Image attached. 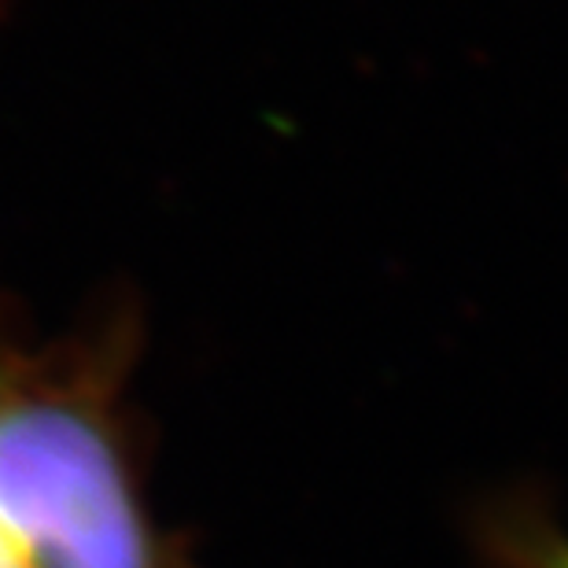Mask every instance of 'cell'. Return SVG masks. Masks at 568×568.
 Here are the masks:
<instances>
[{
  "instance_id": "obj_3",
  "label": "cell",
  "mask_w": 568,
  "mask_h": 568,
  "mask_svg": "<svg viewBox=\"0 0 568 568\" xmlns=\"http://www.w3.org/2000/svg\"><path fill=\"white\" fill-rule=\"evenodd\" d=\"M0 568H27V565H22L19 554H16V547L8 542L4 531H0Z\"/></svg>"
},
{
  "instance_id": "obj_1",
  "label": "cell",
  "mask_w": 568,
  "mask_h": 568,
  "mask_svg": "<svg viewBox=\"0 0 568 568\" xmlns=\"http://www.w3.org/2000/svg\"><path fill=\"white\" fill-rule=\"evenodd\" d=\"M138 347L122 314L60 339L0 314V531L27 568H200L148 495Z\"/></svg>"
},
{
  "instance_id": "obj_2",
  "label": "cell",
  "mask_w": 568,
  "mask_h": 568,
  "mask_svg": "<svg viewBox=\"0 0 568 568\" xmlns=\"http://www.w3.org/2000/svg\"><path fill=\"white\" fill-rule=\"evenodd\" d=\"M465 539L476 568H568V525L542 484H509L473 498Z\"/></svg>"
}]
</instances>
